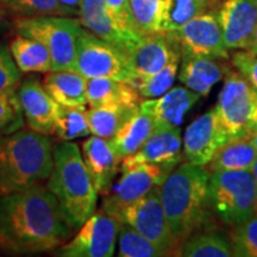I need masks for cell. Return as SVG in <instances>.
<instances>
[{
    "mask_svg": "<svg viewBox=\"0 0 257 257\" xmlns=\"http://www.w3.org/2000/svg\"><path fill=\"white\" fill-rule=\"evenodd\" d=\"M72 231L55 195L41 184L0 198V248L5 251H51Z\"/></svg>",
    "mask_w": 257,
    "mask_h": 257,
    "instance_id": "cell-1",
    "label": "cell"
},
{
    "mask_svg": "<svg viewBox=\"0 0 257 257\" xmlns=\"http://www.w3.org/2000/svg\"><path fill=\"white\" fill-rule=\"evenodd\" d=\"M210 175L205 166L186 162L173 169L161 185V200L175 246L206 220Z\"/></svg>",
    "mask_w": 257,
    "mask_h": 257,
    "instance_id": "cell-2",
    "label": "cell"
},
{
    "mask_svg": "<svg viewBox=\"0 0 257 257\" xmlns=\"http://www.w3.org/2000/svg\"><path fill=\"white\" fill-rule=\"evenodd\" d=\"M53 170V147L34 130L0 134V198L40 185Z\"/></svg>",
    "mask_w": 257,
    "mask_h": 257,
    "instance_id": "cell-3",
    "label": "cell"
},
{
    "mask_svg": "<svg viewBox=\"0 0 257 257\" xmlns=\"http://www.w3.org/2000/svg\"><path fill=\"white\" fill-rule=\"evenodd\" d=\"M47 187L55 195L73 231L95 212L99 193L75 143L63 141L53 148V170Z\"/></svg>",
    "mask_w": 257,
    "mask_h": 257,
    "instance_id": "cell-4",
    "label": "cell"
},
{
    "mask_svg": "<svg viewBox=\"0 0 257 257\" xmlns=\"http://www.w3.org/2000/svg\"><path fill=\"white\" fill-rule=\"evenodd\" d=\"M208 206L225 223L236 225L256 213L257 188L251 170H217L208 181Z\"/></svg>",
    "mask_w": 257,
    "mask_h": 257,
    "instance_id": "cell-5",
    "label": "cell"
},
{
    "mask_svg": "<svg viewBox=\"0 0 257 257\" xmlns=\"http://www.w3.org/2000/svg\"><path fill=\"white\" fill-rule=\"evenodd\" d=\"M19 35L41 42L49 51L55 70H74L76 42L82 30L79 19L67 16L23 17L16 22Z\"/></svg>",
    "mask_w": 257,
    "mask_h": 257,
    "instance_id": "cell-6",
    "label": "cell"
},
{
    "mask_svg": "<svg viewBox=\"0 0 257 257\" xmlns=\"http://www.w3.org/2000/svg\"><path fill=\"white\" fill-rule=\"evenodd\" d=\"M74 70L83 78H111L131 85L133 75L123 51L82 28L76 42Z\"/></svg>",
    "mask_w": 257,
    "mask_h": 257,
    "instance_id": "cell-7",
    "label": "cell"
},
{
    "mask_svg": "<svg viewBox=\"0 0 257 257\" xmlns=\"http://www.w3.org/2000/svg\"><path fill=\"white\" fill-rule=\"evenodd\" d=\"M257 91L238 72H227L218 102L214 106L231 138L249 137Z\"/></svg>",
    "mask_w": 257,
    "mask_h": 257,
    "instance_id": "cell-8",
    "label": "cell"
},
{
    "mask_svg": "<svg viewBox=\"0 0 257 257\" xmlns=\"http://www.w3.org/2000/svg\"><path fill=\"white\" fill-rule=\"evenodd\" d=\"M117 219L143 234L163 256L174 249L175 245L161 200V186H155L144 197L125 207Z\"/></svg>",
    "mask_w": 257,
    "mask_h": 257,
    "instance_id": "cell-9",
    "label": "cell"
},
{
    "mask_svg": "<svg viewBox=\"0 0 257 257\" xmlns=\"http://www.w3.org/2000/svg\"><path fill=\"white\" fill-rule=\"evenodd\" d=\"M120 229L117 218L101 210L94 212L68 243L56 250L61 257H111Z\"/></svg>",
    "mask_w": 257,
    "mask_h": 257,
    "instance_id": "cell-10",
    "label": "cell"
},
{
    "mask_svg": "<svg viewBox=\"0 0 257 257\" xmlns=\"http://www.w3.org/2000/svg\"><path fill=\"white\" fill-rule=\"evenodd\" d=\"M172 168L153 163H141L121 168V178L106 194L102 210L117 218L125 207L137 201L155 186H161Z\"/></svg>",
    "mask_w": 257,
    "mask_h": 257,
    "instance_id": "cell-11",
    "label": "cell"
},
{
    "mask_svg": "<svg viewBox=\"0 0 257 257\" xmlns=\"http://www.w3.org/2000/svg\"><path fill=\"white\" fill-rule=\"evenodd\" d=\"M135 80L159 72L175 57L181 56L180 44L169 32L159 31L140 37L125 53Z\"/></svg>",
    "mask_w": 257,
    "mask_h": 257,
    "instance_id": "cell-12",
    "label": "cell"
},
{
    "mask_svg": "<svg viewBox=\"0 0 257 257\" xmlns=\"http://www.w3.org/2000/svg\"><path fill=\"white\" fill-rule=\"evenodd\" d=\"M231 140L216 107L204 113L188 127L184 136V155L187 162L205 166L221 146Z\"/></svg>",
    "mask_w": 257,
    "mask_h": 257,
    "instance_id": "cell-13",
    "label": "cell"
},
{
    "mask_svg": "<svg viewBox=\"0 0 257 257\" xmlns=\"http://www.w3.org/2000/svg\"><path fill=\"white\" fill-rule=\"evenodd\" d=\"M180 44L181 53L202 55L213 59H229L223 32L217 15L202 14L193 18L178 31L169 32Z\"/></svg>",
    "mask_w": 257,
    "mask_h": 257,
    "instance_id": "cell-14",
    "label": "cell"
},
{
    "mask_svg": "<svg viewBox=\"0 0 257 257\" xmlns=\"http://www.w3.org/2000/svg\"><path fill=\"white\" fill-rule=\"evenodd\" d=\"M217 17L227 49H248L257 25V6L251 0H225Z\"/></svg>",
    "mask_w": 257,
    "mask_h": 257,
    "instance_id": "cell-15",
    "label": "cell"
},
{
    "mask_svg": "<svg viewBox=\"0 0 257 257\" xmlns=\"http://www.w3.org/2000/svg\"><path fill=\"white\" fill-rule=\"evenodd\" d=\"M18 100L31 130L43 135L55 133L59 104L51 98L43 83L37 79H27L18 91Z\"/></svg>",
    "mask_w": 257,
    "mask_h": 257,
    "instance_id": "cell-16",
    "label": "cell"
},
{
    "mask_svg": "<svg viewBox=\"0 0 257 257\" xmlns=\"http://www.w3.org/2000/svg\"><path fill=\"white\" fill-rule=\"evenodd\" d=\"M181 148L182 140L179 126H157L140 150L125 157L121 168L153 163L174 169L181 162Z\"/></svg>",
    "mask_w": 257,
    "mask_h": 257,
    "instance_id": "cell-17",
    "label": "cell"
},
{
    "mask_svg": "<svg viewBox=\"0 0 257 257\" xmlns=\"http://www.w3.org/2000/svg\"><path fill=\"white\" fill-rule=\"evenodd\" d=\"M82 27L125 54L140 36L124 31L108 14L106 0H82L79 10Z\"/></svg>",
    "mask_w": 257,
    "mask_h": 257,
    "instance_id": "cell-18",
    "label": "cell"
},
{
    "mask_svg": "<svg viewBox=\"0 0 257 257\" xmlns=\"http://www.w3.org/2000/svg\"><path fill=\"white\" fill-rule=\"evenodd\" d=\"M82 157L99 194H107L118 172L120 159L110 141L92 136L82 144Z\"/></svg>",
    "mask_w": 257,
    "mask_h": 257,
    "instance_id": "cell-19",
    "label": "cell"
},
{
    "mask_svg": "<svg viewBox=\"0 0 257 257\" xmlns=\"http://www.w3.org/2000/svg\"><path fill=\"white\" fill-rule=\"evenodd\" d=\"M199 98L187 87H174L159 98L141 101L140 108L152 115L157 126H179Z\"/></svg>",
    "mask_w": 257,
    "mask_h": 257,
    "instance_id": "cell-20",
    "label": "cell"
},
{
    "mask_svg": "<svg viewBox=\"0 0 257 257\" xmlns=\"http://www.w3.org/2000/svg\"><path fill=\"white\" fill-rule=\"evenodd\" d=\"M181 59L180 81L200 95L208 94L224 74H227L226 67L213 57L181 53Z\"/></svg>",
    "mask_w": 257,
    "mask_h": 257,
    "instance_id": "cell-21",
    "label": "cell"
},
{
    "mask_svg": "<svg viewBox=\"0 0 257 257\" xmlns=\"http://www.w3.org/2000/svg\"><path fill=\"white\" fill-rule=\"evenodd\" d=\"M44 88L57 104L78 106L87 104V79L75 70H55L44 78Z\"/></svg>",
    "mask_w": 257,
    "mask_h": 257,
    "instance_id": "cell-22",
    "label": "cell"
},
{
    "mask_svg": "<svg viewBox=\"0 0 257 257\" xmlns=\"http://www.w3.org/2000/svg\"><path fill=\"white\" fill-rule=\"evenodd\" d=\"M157 125L154 118L140 108L133 118H130L119 128L110 143L118 157L123 161L141 149L147 140L154 134Z\"/></svg>",
    "mask_w": 257,
    "mask_h": 257,
    "instance_id": "cell-23",
    "label": "cell"
},
{
    "mask_svg": "<svg viewBox=\"0 0 257 257\" xmlns=\"http://www.w3.org/2000/svg\"><path fill=\"white\" fill-rule=\"evenodd\" d=\"M140 110V105L104 104L87 111L88 123L93 136L112 140L119 128Z\"/></svg>",
    "mask_w": 257,
    "mask_h": 257,
    "instance_id": "cell-24",
    "label": "cell"
},
{
    "mask_svg": "<svg viewBox=\"0 0 257 257\" xmlns=\"http://www.w3.org/2000/svg\"><path fill=\"white\" fill-rule=\"evenodd\" d=\"M257 157V150L249 137L231 138L214 153L207 163L208 172L217 170H250Z\"/></svg>",
    "mask_w": 257,
    "mask_h": 257,
    "instance_id": "cell-25",
    "label": "cell"
},
{
    "mask_svg": "<svg viewBox=\"0 0 257 257\" xmlns=\"http://www.w3.org/2000/svg\"><path fill=\"white\" fill-rule=\"evenodd\" d=\"M140 94L133 85L111 78L87 79V102L91 107L104 104L140 105Z\"/></svg>",
    "mask_w": 257,
    "mask_h": 257,
    "instance_id": "cell-26",
    "label": "cell"
},
{
    "mask_svg": "<svg viewBox=\"0 0 257 257\" xmlns=\"http://www.w3.org/2000/svg\"><path fill=\"white\" fill-rule=\"evenodd\" d=\"M12 57L21 72L49 73L53 72V61L49 51L41 42L18 35L10 46Z\"/></svg>",
    "mask_w": 257,
    "mask_h": 257,
    "instance_id": "cell-27",
    "label": "cell"
},
{
    "mask_svg": "<svg viewBox=\"0 0 257 257\" xmlns=\"http://www.w3.org/2000/svg\"><path fill=\"white\" fill-rule=\"evenodd\" d=\"M206 9L207 3L202 0H163L160 31H178Z\"/></svg>",
    "mask_w": 257,
    "mask_h": 257,
    "instance_id": "cell-28",
    "label": "cell"
},
{
    "mask_svg": "<svg viewBox=\"0 0 257 257\" xmlns=\"http://www.w3.org/2000/svg\"><path fill=\"white\" fill-rule=\"evenodd\" d=\"M55 133L62 141H73L91 135L85 105L64 106L59 104Z\"/></svg>",
    "mask_w": 257,
    "mask_h": 257,
    "instance_id": "cell-29",
    "label": "cell"
},
{
    "mask_svg": "<svg viewBox=\"0 0 257 257\" xmlns=\"http://www.w3.org/2000/svg\"><path fill=\"white\" fill-rule=\"evenodd\" d=\"M163 0H130V25L137 36L160 31Z\"/></svg>",
    "mask_w": 257,
    "mask_h": 257,
    "instance_id": "cell-30",
    "label": "cell"
},
{
    "mask_svg": "<svg viewBox=\"0 0 257 257\" xmlns=\"http://www.w3.org/2000/svg\"><path fill=\"white\" fill-rule=\"evenodd\" d=\"M186 257H230L233 256L231 243L216 233H202L188 237L181 249Z\"/></svg>",
    "mask_w": 257,
    "mask_h": 257,
    "instance_id": "cell-31",
    "label": "cell"
},
{
    "mask_svg": "<svg viewBox=\"0 0 257 257\" xmlns=\"http://www.w3.org/2000/svg\"><path fill=\"white\" fill-rule=\"evenodd\" d=\"M180 59H181V56L175 57L167 64L165 68L154 74H150V75L135 80L131 85L134 86L138 94L142 98H159V96L163 95L172 88L176 74H178Z\"/></svg>",
    "mask_w": 257,
    "mask_h": 257,
    "instance_id": "cell-32",
    "label": "cell"
},
{
    "mask_svg": "<svg viewBox=\"0 0 257 257\" xmlns=\"http://www.w3.org/2000/svg\"><path fill=\"white\" fill-rule=\"evenodd\" d=\"M118 255L121 257H157L163 256L149 239L146 238L134 227L120 221L118 233Z\"/></svg>",
    "mask_w": 257,
    "mask_h": 257,
    "instance_id": "cell-33",
    "label": "cell"
},
{
    "mask_svg": "<svg viewBox=\"0 0 257 257\" xmlns=\"http://www.w3.org/2000/svg\"><path fill=\"white\" fill-rule=\"evenodd\" d=\"M0 3L23 17L74 15L69 9L64 8L59 0H0Z\"/></svg>",
    "mask_w": 257,
    "mask_h": 257,
    "instance_id": "cell-34",
    "label": "cell"
},
{
    "mask_svg": "<svg viewBox=\"0 0 257 257\" xmlns=\"http://www.w3.org/2000/svg\"><path fill=\"white\" fill-rule=\"evenodd\" d=\"M231 245L233 256L257 257V214L242 223L232 225Z\"/></svg>",
    "mask_w": 257,
    "mask_h": 257,
    "instance_id": "cell-35",
    "label": "cell"
},
{
    "mask_svg": "<svg viewBox=\"0 0 257 257\" xmlns=\"http://www.w3.org/2000/svg\"><path fill=\"white\" fill-rule=\"evenodd\" d=\"M22 112L16 91L0 94V134H9L22 125Z\"/></svg>",
    "mask_w": 257,
    "mask_h": 257,
    "instance_id": "cell-36",
    "label": "cell"
},
{
    "mask_svg": "<svg viewBox=\"0 0 257 257\" xmlns=\"http://www.w3.org/2000/svg\"><path fill=\"white\" fill-rule=\"evenodd\" d=\"M21 78L22 72L12 54L5 46H0V94L16 91Z\"/></svg>",
    "mask_w": 257,
    "mask_h": 257,
    "instance_id": "cell-37",
    "label": "cell"
},
{
    "mask_svg": "<svg viewBox=\"0 0 257 257\" xmlns=\"http://www.w3.org/2000/svg\"><path fill=\"white\" fill-rule=\"evenodd\" d=\"M232 64L257 91V56L250 55L246 50L239 51L233 55Z\"/></svg>",
    "mask_w": 257,
    "mask_h": 257,
    "instance_id": "cell-38",
    "label": "cell"
},
{
    "mask_svg": "<svg viewBox=\"0 0 257 257\" xmlns=\"http://www.w3.org/2000/svg\"><path fill=\"white\" fill-rule=\"evenodd\" d=\"M130 0H106V8L108 14L118 27L124 31L135 34L130 25V8H128ZM136 35V34H135Z\"/></svg>",
    "mask_w": 257,
    "mask_h": 257,
    "instance_id": "cell-39",
    "label": "cell"
},
{
    "mask_svg": "<svg viewBox=\"0 0 257 257\" xmlns=\"http://www.w3.org/2000/svg\"><path fill=\"white\" fill-rule=\"evenodd\" d=\"M64 8L69 9L74 15H79L80 5H81L82 0H59Z\"/></svg>",
    "mask_w": 257,
    "mask_h": 257,
    "instance_id": "cell-40",
    "label": "cell"
},
{
    "mask_svg": "<svg viewBox=\"0 0 257 257\" xmlns=\"http://www.w3.org/2000/svg\"><path fill=\"white\" fill-rule=\"evenodd\" d=\"M249 137L251 135L257 133V99H256V104H255V108H253V113H252V118H251V123H250L249 126Z\"/></svg>",
    "mask_w": 257,
    "mask_h": 257,
    "instance_id": "cell-41",
    "label": "cell"
},
{
    "mask_svg": "<svg viewBox=\"0 0 257 257\" xmlns=\"http://www.w3.org/2000/svg\"><path fill=\"white\" fill-rule=\"evenodd\" d=\"M246 51H248L250 55L257 56V25H256L255 32H253V37H252L251 44H250V47L248 48V49H246Z\"/></svg>",
    "mask_w": 257,
    "mask_h": 257,
    "instance_id": "cell-42",
    "label": "cell"
},
{
    "mask_svg": "<svg viewBox=\"0 0 257 257\" xmlns=\"http://www.w3.org/2000/svg\"><path fill=\"white\" fill-rule=\"evenodd\" d=\"M251 174H252V178H253V181H255V185H256V188H257V157L255 160V162H253V165L251 167Z\"/></svg>",
    "mask_w": 257,
    "mask_h": 257,
    "instance_id": "cell-43",
    "label": "cell"
},
{
    "mask_svg": "<svg viewBox=\"0 0 257 257\" xmlns=\"http://www.w3.org/2000/svg\"><path fill=\"white\" fill-rule=\"evenodd\" d=\"M249 138H250V142L252 143V146L255 147V149L257 150V133L251 135V136H250Z\"/></svg>",
    "mask_w": 257,
    "mask_h": 257,
    "instance_id": "cell-44",
    "label": "cell"
},
{
    "mask_svg": "<svg viewBox=\"0 0 257 257\" xmlns=\"http://www.w3.org/2000/svg\"><path fill=\"white\" fill-rule=\"evenodd\" d=\"M251 2L253 3V4H255V5L257 6V0H251Z\"/></svg>",
    "mask_w": 257,
    "mask_h": 257,
    "instance_id": "cell-45",
    "label": "cell"
},
{
    "mask_svg": "<svg viewBox=\"0 0 257 257\" xmlns=\"http://www.w3.org/2000/svg\"><path fill=\"white\" fill-rule=\"evenodd\" d=\"M0 19H2V9H0Z\"/></svg>",
    "mask_w": 257,
    "mask_h": 257,
    "instance_id": "cell-46",
    "label": "cell"
},
{
    "mask_svg": "<svg viewBox=\"0 0 257 257\" xmlns=\"http://www.w3.org/2000/svg\"><path fill=\"white\" fill-rule=\"evenodd\" d=\"M202 2H206V3H208V2H211V0H202Z\"/></svg>",
    "mask_w": 257,
    "mask_h": 257,
    "instance_id": "cell-47",
    "label": "cell"
},
{
    "mask_svg": "<svg viewBox=\"0 0 257 257\" xmlns=\"http://www.w3.org/2000/svg\"><path fill=\"white\" fill-rule=\"evenodd\" d=\"M256 214H257V206H256Z\"/></svg>",
    "mask_w": 257,
    "mask_h": 257,
    "instance_id": "cell-48",
    "label": "cell"
}]
</instances>
